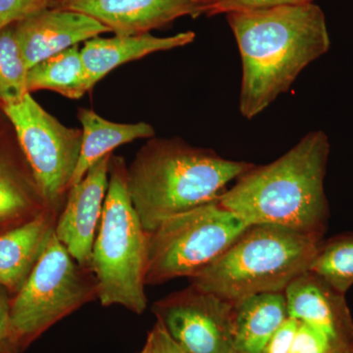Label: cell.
I'll return each instance as SVG.
<instances>
[{"label":"cell","mask_w":353,"mask_h":353,"mask_svg":"<svg viewBox=\"0 0 353 353\" xmlns=\"http://www.w3.org/2000/svg\"><path fill=\"white\" fill-rule=\"evenodd\" d=\"M241 60L239 110L252 120L289 92L306 67L331 48L326 16L314 2L225 14Z\"/></svg>","instance_id":"cell-1"},{"label":"cell","mask_w":353,"mask_h":353,"mask_svg":"<svg viewBox=\"0 0 353 353\" xmlns=\"http://www.w3.org/2000/svg\"><path fill=\"white\" fill-rule=\"evenodd\" d=\"M331 143L308 132L271 163L254 166L219 196L223 206L252 225H275L324 238L330 208L325 192Z\"/></svg>","instance_id":"cell-2"},{"label":"cell","mask_w":353,"mask_h":353,"mask_svg":"<svg viewBox=\"0 0 353 353\" xmlns=\"http://www.w3.org/2000/svg\"><path fill=\"white\" fill-rule=\"evenodd\" d=\"M254 164L227 159L181 139H152L127 166L132 206L146 233L173 216L217 201Z\"/></svg>","instance_id":"cell-3"},{"label":"cell","mask_w":353,"mask_h":353,"mask_svg":"<svg viewBox=\"0 0 353 353\" xmlns=\"http://www.w3.org/2000/svg\"><path fill=\"white\" fill-rule=\"evenodd\" d=\"M324 238L275 225H252L233 245L190 278V285L231 303L284 292L309 270Z\"/></svg>","instance_id":"cell-4"},{"label":"cell","mask_w":353,"mask_h":353,"mask_svg":"<svg viewBox=\"0 0 353 353\" xmlns=\"http://www.w3.org/2000/svg\"><path fill=\"white\" fill-rule=\"evenodd\" d=\"M146 259L148 233L130 197L127 165L112 155L90 266L102 306L120 305L138 315L145 312Z\"/></svg>","instance_id":"cell-5"},{"label":"cell","mask_w":353,"mask_h":353,"mask_svg":"<svg viewBox=\"0 0 353 353\" xmlns=\"http://www.w3.org/2000/svg\"><path fill=\"white\" fill-rule=\"evenodd\" d=\"M248 227L219 199L168 218L148 233L145 285L192 277L226 252Z\"/></svg>","instance_id":"cell-6"},{"label":"cell","mask_w":353,"mask_h":353,"mask_svg":"<svg viewBox=\"0 0 353 353\" xmlns=\"http://www.w3.org/2000/svg\"><path fill=\"white\" fill-rule=\"evenodd\" d=\"M94 299L97 285L92 269L79 264L53 232L11 301V333L18 352Z\"/></svg>","instance_id":"cell-7"},{"label":"cell","mask_w":353,"mask_h":353,"mask_svg":"<svg viewBox=\"0 0 353 353\" xmlns=\"http://www.w3.org/2000/svg\"><path fill=\"white\" fill-rule=\"evenodd\" d=\"M2 109L48 208L60 212L80 158L82 129L64 126L32 94Z\"/></svg>","instance_id":"cell-8"},{"label":"cell","mask_w":353,"mask_h":353,"mask_svg":"<svg viewBox=\"0 0 353 353\" xmlns=\"http://www.w3.org/2000/svg\"><path fill=\"white\" fill-rule=\"evenodd\" d=\"M234 304L190 285L153 303L158 323L185 353H234Z\"/></svg>","instance_id":"cell-9"},{"label":"cell","mask_w":353,"mask_h":353,"mask_svg":"<svg viewBox=\"0 0 353 353\" xmlns=\"http://www.w3.org/2000/svg\"><path fill=\"white\" fill-rule=\"evenodd\" d=\"M111 157L112 153L101 158L80 182L70 188L55 224L54 234L58 241L82 266H90L108 189Z\"/></svg>","instance_id":"cell-10"},{"label":"cell","mask_w":353,"mask_h":353,"mask_svg":"<svg viewBox=\"0 0 353 353\" xmlns=\"http://www.w3.org/2000/svg\"><path fill=\"white\" fill-rule=\"evenodd\" d=\"M14 30L28 69L83 41L110 32L87 14L62 7L32 14L14 24Z\"/></svg>","instance_id":"cell-11"},{"label":"cell","mask_w":353,"mask_h":353,"mask_svg":"<svg viewBox=\"0 0 353 353\" xmlns=\"http://www.w3.org/2000/svg\"><path fill=\"white\" fill-rule=\"evenodd\" d=\"M62 8L87 14L115 36H137L179 18L201 15L192 0H64Z\"/></svg>","instance_id":"cell-12"},{"label":"cell","mask_w":353,"mask_h":353,"mask_svg":"<svg viewBox=\"0 0 353 353\" xmlns=\"http://www.w3.org/2000/svg\"><path fill=\"white\" fill-rule=\"evenodd\" d=\"M288 313L328 334L341 347L353 345V319L345 294L307 271L285 290Z\"/></svg>","instance_id":"cell-13"},{"label":"cell","mask_w":353,"mask_h":353,"mask_svg":"<svg viewBox=\"0 0 353 353\" xmlns=\"http://www.w3.org/2000/svg\"><path fill=\"white\" fill-rule=\"evenodd\" d=\"M8 132V128L0 132V234L50 209L17 139L11 141Z\"/></svg>","instance_id":"cell-14"},{"label":"cell","mask_w":353,"mask_h":353,"mask_svg":"<svg viewBox=\"0 0 353 353\" xmlns=\"http://www.w3.org/2000/svg\"><path fill=\"white\" fill-rule=\"evenodd\" d=\"M194 39L196 34L190 31L164 38L148 32L137 36H115L108 39L97 37L90 39L81 50L88 88L92 90L99 81L121 65L159 51L189 46Z\"/></svg>","instance_id":"cell-15"},{"label":"cell","mask_w":353,"mask_h":353,"mask_svg":"<svg viewBox=\"0 0 353 353\" xmlns=\"http://www.w3.org/2000/svg\"><path fill=\"white\" fill-rule=\"evenodd\" d=\"M58 211H44L0 234V285L17 294L54 232Z\"/></svg>","instance_id":"cell-16"},{"label":"cell","mask_w":353,"mask_h":353,"mask_svg":"<svg viewBox=\"0 0 353 353\" xmlns=\"http://www.w3.org/2000/svg\"><path fill=\"white\" fill-rule=\"evenodd\" d=\"M288 317L285 292L256 294L234 303V353H263L272 336Z\"/></svg>","instance_id":"cell-17"},{"label":"cell","mask_w":353,"mask_h":353,"mask_svg":"<svg viewBox=\"0 0 353 353\" xmlns=\"http://www.w3.org/2000/svg\"><path fill=\"white\" fill-rule=\"evenodd\" d=\"M78 119L82 124V148L71 187L80 182L97 161L111 154L118 146L136 139H152L155 136V130L148 123H114L90 109L80 108Z\"/></svg>","instance_id":"cell-18"},{"label":"cell","mask_w":353,"mask_h":353,"mask_svg":"<svg viewBox=\"0 0 353 353\" xmlns=\"http://www.w3.org/2000/svg\"><path fill=\"white\" fill-rule=\"evenodd\" d=\"M30 94L48 90L70 99H79L90 92L82 54L78 46L46 58L28 72Z\"/></svg>","instance_id":"cell-19"},{"label":"cell","mask_w":353,"mask_h":353,"mask_svg":"<svg viewBox=\"0 0 353 353\" xmlns=\"http://www.w3.org/2000/svg\"><path fill=\"white\" fill-rule=\"evenodd\" d=\"M345 294L353 285V234L322 241L309 270Z\"/></svg>","instance_id":"cell-20"},{"label":"cell","mask_w":353,"mask_h":353,"mask_svg":"<svg viewBox=\"0 0 353 353\" xmlns=\"http://www.w3.org/2000/svg\"><path fill=\"white\" fill-rule=\"evenodd\" d=\"M27 65L16 39L14 24L0 31V106L17 103L30 94Z\"/></svg>","instance_id":"cell-21"},{"label":"cell","mask_w":353,"mask_h":353,"mask_svg":"<svg viewBox=\"0 0 353 353\" xmlns=\"http://www.w3.org/2000/svg\"><path fill=\"white\" fill-rule=\"evenodd\" d=\"M345 348L347 347H340L324 332L299 321L290 353H339Z\"/></svg>","instance_id":"cell-22"},{"label":"cell","mask_w":353,"mask_h":353,"mask_svg":"<svg viewBox=\"0 0 353 353\" xmlns=\"http://www.w3.org/2000/svg\"><path fill=\"white\" fill-rule=\"evenodd\" d=\"M64 0H0V31L44 9L59 7Z\"/></svg>","instance_id":"cell-23"},{"label":"cell","mask_w":353,"mask_h":353,"mask_svg":"<svg viewBox=\"0 0 353 353\" xmlns=\"http://www.w3.org/2000/svg\"><path fill=\"white\" fill-rule=\"evenodd\" d=\"M314 0H222L206 11L205 15L216 16L226 14L240 9L259 8L280 4L309 3Z\"/></svg>","instance_id":"cell-24"},{"label":"cell","mask_w":353,"mask_h":353,"mask_svg":"<svg viewBox=\"0 0 353 353\" xmlns=\"http://www.w3.org/2000/svg\"><path fill=\"white\" fill-rule=\"evenodd\" d=\"M299 324V320L289 316L272 336L263 353H290Z\"/></svg>","instance_id":"cell-25"},{"label":"cell","mask_w":353,"mask_h":353,"mask_svg":"<svg viewBox=\"0 0 353 353\" xmlns=\"http://www.w3.org/2000/svg\"><path fill=\"white\" fill-rule=\"evenodd\" d=\"M137 353H182V350L157 321L148 334L145 345Z\"/></svg>","instance_id":"cell-26"},{"label":"cell","mask_w":353,"mask_h":353,"mask_svg":"<svg viewBox=\"0 0 353 353\" xmlns=\"http://www.w3.org/2000/svg\"><path fill=\"white\" fill-rule=\"evenodd\" d=\"M11 301L0 290V353H18L11 333Z\"/></svg>","instance_id":"cell-27"},{"label":"cell","mask_w":353,"mask_h":353,"mask_svg":"<svg viewBox=\"0 0 353 353\" xmlns=\"http://www.w3.org/2000/svg\"><path fill=\"white\" fill-rule=\"evenodd\" d=\"M194 3L201 7L202 14H205L206 11L208 10L210 7L215 6V4L219 3L222 0H192Z\"/></svg>","instance_id":"cell-28"},{"label":"cell","mask_w":353,"mask_h":353,"mask_svg":"<svg viewBox=\"0 0 353 353\" xmlns=\"http://www.w3.org/2000/svg\"><path fill=\"white\" fill-rule=\"evenodd\" d=\"M9 125H10V123L7 119L6 114L3 112V109L0 106V132L6 131Z\"/></svg>","instance_id":"cell-29"},{"label":"cell","mask_w":353,"mask_h":353,"mask_svg":"<svg viewBox=\"0 0 353 353\" xmlns=\"http://www.w3.org/2000/svg\"><path fill=\"white\" fill-rule=\"evenodd\" d=\"M339 353H353V345H350V347L345 348V350H341V352Z\"/></svg>","instance_id":"cell-30"},{"label":"cell","mask_w":353,"mask_h":353,"mask_svg":"<svg viewBox=\"0 0 353 353\" xmlns=\"http://www.w3.org/2000/svg\"><path fill=\"white\" fill-rule=\"evenodd\" d=\"M182 353H185V352H183V350H182Z\"/></svg>","instance_id":"cell-31"}]
</instances>
